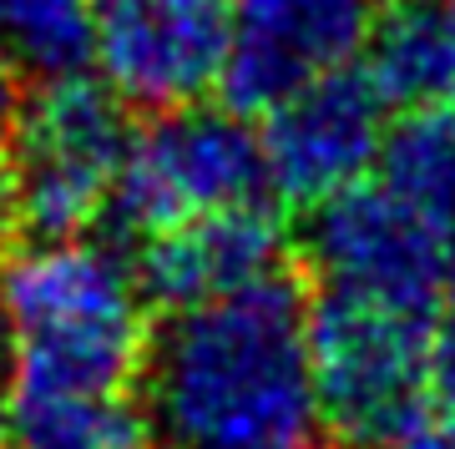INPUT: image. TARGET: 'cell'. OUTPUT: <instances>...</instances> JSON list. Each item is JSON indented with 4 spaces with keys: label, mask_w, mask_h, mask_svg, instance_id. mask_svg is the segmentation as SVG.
Masks as SVG:
<instances>
[{
    "label": "cell",
    "mask_w": 455,
    "mask_h": 449,
    "mask_svg": "<svg viewBox=\"0 0 455 449\" xmlns=\"http://www.w3.org/2000/svg\"><path fill=\"white\" fill-rule=\"evenodd\" d=\"M137 414L163 449H319L304 278L274 268L167 308L147 334Z\"/></svg>",
    "instance_id": "1"
},
{
    "label": "cell",
    "mask_w": 455,
    "mask_h": 449,
    "mask_svg": "<svg viewBox=\"0 0 455 449\" xmlns=\"http://www.w3.org/2000/svg\"><path fill=\"white\" fill-rule=\"evenodd\" d=\"M16 328V384L122 394L147 353V293L112 238L31 242L0 278Z\"/></svg>",
    "instance_id": "2"
},
{
    "label": "cell",
    "mask_w": 455,
    "mask_h": 449,
    "mask_svg": "<svg viewBox=\"0 0 455 449\" xmlns=\"http://www.w3.org/2000/svg\"><path fill=\"white\" fill-rule=\"evenodd\" d=\"M309 349L319 424L339 449H385L430 414V313L324 288L309 298Z\"/></svg>",
    "instance_id": "3"
},
{
    "label": "cell",
    "mask_w": 455,
    "mask_h": 449,
    "mask_svg": "<svg viewBox=\"0 0 455 449\" xmlns=\"http://www.w3.org/2000/svg\"><path fill=\"white\" fill-rule=\"evenodd\" d=\"M127 146V101L112 86L92 76L46 81L41 97L20 106V122L0 152L20 242H61L97 227L112 202Z\"/></svg>",
    "instance_id": "4"
},
{
    "label": "cell",
    "mask_w": 455,
    "mask_h": 449,
    "mask_svg": "<svg viewBox=\"0 0 455 449\" xmlns=\"http://www.w3.org/2000/svg\"><path fill=\"white\" fill-rule=\"evenodd\" d=\"M268 161L263 137L233 106H167L147 127L132 131L127 161L116 172L112 202L101 212L107 238L127 253L132 242L152 238L188 217L243 202H268ZM278 202V197H274Z\"/></svg>",
    "instance_id": "5"
},
{
    "label": "cell",
    "mask_w": 455,
    "mask_h": 449,
    "mask_svg": "<svg viewBox=\"0 0 455 449\" xmlns=\"http://www.w3.org/2000/svg\"><path fill=\"white\" fill-rule=\"evenodd\" d=\"M299 248L324 288L364 293L430 319L455 268V253L440 242V232H430L379 177H359L304 208Z\"/></svg>",
    "instance_id": "6"
},
{
    "label": "cell",
    "mask_w": 455,
    "mask_h": 449,
    "mask_svg": "<svg viewBox=\"0 0 455 449\" xmlns=\"http://www.w3.org/2000/svg\"><path fill=\"white\" fill-rule=\"evenodd\" d=\"M385 0H228L223 106L268 116L370 51Z\"/></svg>",
    "instance_id": "7"
},
{
    "label": "cell",
    "mask_w": 455,
    "mask_h": 449,
    "mask_svg": "<svg viewBox=\"0 0 455 449\" xmlns=\"http://www.w3.org/2000/svg\"><path fill=\"white\" fill-rule=\"evenodd\" d=\"M385 112L390 101L379 97L370 71H355V66L278 101L259 131L274 197L304 212L359 177H370L390 131Z\"/></svg>",
    "instance_id": "8"
},
{
    "label": "cell",
    "mask_w": 455,
    "mask_h": 449,
    "mask_svg": "<svg viewBox=\"0 0 455 449\" xmlns=\"http://www.w3.org/2000/svg\"><path fill=\"white\" fill-rule=\"evenodd\" d=\"M228 0H97V66L127 106L203 101L223 76Z\"/></svg>",
    "instance_id": "9"
},
{
    "label": "cell",
    "mask_w": 455,
    "mask_h": 449,
    "mask_svg": "<svg viewBox=\"0 0 455 449\" xmlns=\"http://www.w3.org/2000/svg\"><path fill=\"white\" fill-rule=\"evenodd\" d=\"M283 248H289V227L278 217V202L268 197V202H243V208L203 212L178 227H163L132 242L127 257L147 303L188 308L283 268Z\"/></svg>",
    "instance_id": "10"
},
{
    "label": "cell",
    "mask_w": 455,
    "mask_h": 449,
    "mask_svg": "<svg viewBox=\"0 0 455 449\" xmlns=\"http://www.w3.org/2000/svg\"><path fill=\"white\" fill-rule=\"evenodd\" d=\"M370 81L405 112H455V0H395L370 41Z\"/></svg>",
    "instance_id": "11"
},
{
    "label": "cell",
    "mask_w": 455,
    "mask_h": 449,
    "mask_svg": "<svg viewBox=\"0 0 455 449\" xmlns=\"http://www.w3.org/2000/svg\"><path fill=\"white\" fill-rule=\"evenodd\" d=\"M374 177L455 253V112H405L385 131Z\"/></svg>",
    "instance_id": "12"
},
{
    "label": "cell",
    "mask_w": 455,
    "mask_h": 449,
    "mask_svg": "<svg viewBox=\"0 0 455 449\" xmlns=\"http://www.w3.org/2000/svg\"><path fill=\"white\" fill-rule=\"evenodd\" d=\"M142 414L122 394L16 384L5 414V449H142Z\"/></svg>",
    "instance_id": "13"
},
{
    "label": "cell",
    "mask_w": 455,
    "mask_h": 449,
    "mask_svg": "<svg viewBox=\"0 0 455 449\" xmlns=\"http://www.w3.org/2000/svg\"><path fill=\"white\" fill-rule=\"evenodd\" d=\"M0 61L20 81H66L97 66V0H0Z\"/></svg>",
    "instance_id": "14"
},
{
    "label": "cell",
    "mask_w": 455,
    "mask_h": 449,
    "mask_svg": "<svg viewBox=\"0 0 455 449\" xmlns=\"http://www.w3.org/2000/svg\"><path fill=\"white\" fill-rule=\"evenodd\" d=\"M430 384L445 409H455V268L440 288L435 319H430Z\"/></svg>",
    "instance_id": "15"
},
{
    "label": "cell",
    "mask_w": 455,
    "mask_h": 449,
    "mask_svg": "<svg viewBox=\"0 0 455 449\" xmlns=\"http://www.w3.org/2000/svg\"><path fill=\"white\" fill-rule=\"evenodd\" d=\"M385 449H455V409H445V414H420L405 434H395Z\"/></svg>",
    "instance_id": "16"
},
{
    "label": "cell",
    "mask_w": 455,
    "mask_h": 449,
    "mask_svg": "<svg viewBox=\"0 0 455 449\" xmlns=\"http://www.w3.org/2000/svg\"><path fill=\"white\" fill-rule=\"evenodd\" d=\"M11 394H16V328H11L5 293H0V449H5V414H11Z\"/></svg>",
    "instance_id": "17"
},
{
    "label": "cell",
    "mask_w": 455,
    "mask_h": 449,
    "mask_svg": "<svg viewBox=\"0 0 455 449\" xmlns=\"http://www.w3.org/2000/svg\"><path fill=\"white\" fill-rule=\"evenodd\" d=\"M16 122H20V76L0 61V152H5V142H11Z\"/></svg>",
    "instance_id": "18"
}]
</instances>
